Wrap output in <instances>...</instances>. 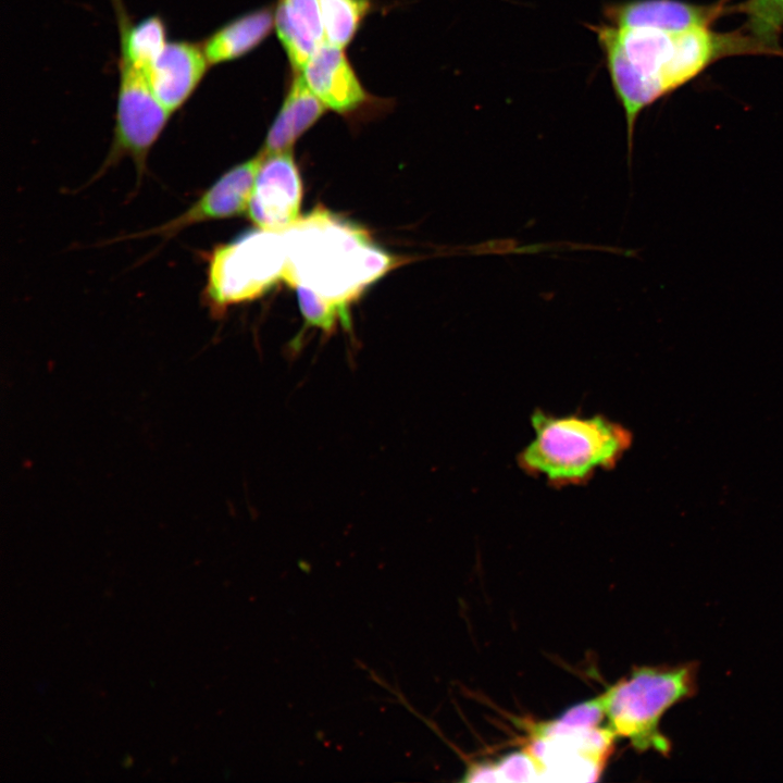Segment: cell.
I'll list each match as a JSON object with an SVG mask.
<instances>
[{"label": "cell", "mask_w": 783, "mask_h": 783, "mask_svg": "<svg viewBox=\"0 0 783 783\" xmlns=\"http://www.w3.org/2000/svg\"><path fill=\"white\" fill-rule=\"evenodd\" d=\"M606 718L604 703L600 694L595 698L576 704L566 710L558 718L544 722L529 723L532 735H551L576 730L600 726Z\"/></svg>", "instance_id": "20"}, {"label": "cell", "mask_w": 783, "mask_h": 783, "mask_svg": "<svg viewBox=\"0 0 783 783\" xmlns=\"http://www.w3.org/2000/svg\"><path fill=\"white\" fill-rule=\"evenodd\" d=\"M300 72L322 103L339 114L353 113L368 101V94L344 53V48L324 40Z\"/></svg>", "instance_id": "11"}, {"label": "cell", "mask_w": 783, "mask_h": 783, "mask_svg": "<svg viewBox=\"0 0 783 783\" xmlns=\"http://www.w3.org/2000/svg\"><path fill=\"white\" fill-rule=\"evenodd\" d=\"M282 234L286 250L283 279L348 308L398 263L363 227L322 206Z\"/></svg>", "instance_id": "2"}, {"label": "cell", "mask_w": 783, "mask_h": 783, "mask_svg": "<svg viewBox=\"0 0 783 783\" xmlns=\"http://www.w3.org/2000/svg\"><path fill=\"white\" fill-rule=\"evenodd\" d=\"M302 192L293 153L289 150L264 153L249 200L248 216L259 228L285 231L300 219Z\"/></svg>", "instance_id": "8"}, {"label": "cell", "mask_w": 783, "mask_h": 783, "mask_svg": "<svg viewBox=\"0 0 783 783\" xmlns=\"http://www.w3.org/2000/svg\"><path fill=\"white\" fill-rule=\"evenodd\" d=\"M285 261L282 232L250 229L215 246L208 256L206 303L219 315L261 297L283 278Z\"/></svg>", "instance_id": "5"}, {"label": "cell", "mask_w": 783, "mask_h": 783, "mask_svg": "<svg viewBox=\"0 0 783 783\" xmlns=\"http://www.w3.org/2000/svg\"><path fill=\"white\" fill-rule=\"evenodd\" d=\"M745 14L742 30L757 41L768 53L783 55L780 35L783 30V0H746L733 8Z\"/></svg>", "instance_id": "17"}, {"label": "cell", "mask_w": 783, "mask_h": 783, "mask_svg": "<svg viewBox=\"0 0 783 783\" xmlns=\"http://www.w3.org/2000/svg\"><path fill=\"white\" fill-rule=\"evenodd\" d=\"M119 20L120 58L145 72L167 44L166 25L158 15L129 24L122 11Z\"/></svg>", "instance_id": "16"}, {"label": "cell", "mask_w": 783, "mask_h": 783, "mask_svg": "<svg viewBox=\"0 0 783 783\" xmlns=\"http://www.w3.org/2000/svg\"><path fill=\"white\" fill-rule=\"evenodd\" d=\"M633 147L639 114L694 79L716 61L738 54H767L744 30L718 33L710 26L682 32L594 25Z\"/></svg>", "instance_id": "1"}, {"label": "cell", "mask_w": 783, "mask_h": 783, "mask_svg": "<svg viewBox=\"0 0 783 783\" xmlns=\"http://www.w3.org/2000/svg\"><path fill=\"white\" fill-rule=\"evenodd\" d=\"M295 289L307 326L320 328L326 336L335 332L338 323L350 331L351 319L348 307L335 303L302 286Z\"/></svg>", "instance_id": "19"}, {"label": "cell", "mask_w": 783, "mask_h": 783, "mask_svg": "<svg viewBox=\"0 0 783 783\" xmlns=\"http://www.w3.org/2000/svg\"><path fill=\"white\" fill-rule=\"evenodd\" d=\"M698 663L634 667L604 691L607 726L638 753L668 757L672 744L661 729L664 713L697 693Z\"/></svg>", "instance_id": "4"}, {"label": "cell", "mask_w": 783, "mask_h": 783, "mask_svg": "<svg viewBox=\"0 0 783 783\" xmlns=\"http://www.w3.org/2000/svg\"><path fill=\"white\" fill-rule=\"evenodd\" d=\"M726 10L721 4H696L683 0H629L608 4V24L626 28L682 32L707 27Z\"/></svg>", "instance_id": "12"}, {"label": "cell", "mask_w": 783, "mask_h": 783, "mask_svg": "<svg viewBox=\"0 0 783 783\" xmlns=\"http://www.w3.org/2000/svg\"><path fill=\"white\" fill-rule=\"evenodd\" d=\"M119 72L112 145L95 178L128 158L139 182L146 172L149 152L172 113L156 98L142 70L120 58Z\"/></svg>", "instance_id": "6"}, {"label": "cell", "mask_w": 783, "mask_h": 783, "mask_svg": "<svg viewBox=\"0 0 783 783\" xmlns=\"http://www.w3.org/2000/svg\"><path fill=\"white\" fill-rule=\"evenodd\" d=\"M209 66L201 44L175 40L167 41L145 74L156 98L173 113L191 97Z\"/></svg>", "instance_id": "10"}, {"label": "cell", "mask_w": 783, "mask_h": 783, "mask_svg": "<svg viewBox=\"0 0 783 783\" xmlns=\"http://www.w3.org/2000/svg\"><path fill=\"white\" fill-rule=\"evenodd\" d=\"M274 17V27L287 58L300 72L324 41L320 0H278Z\"/></svg>", "instance_id": "13"}, {"label": "cell", "mask_w": 783, "mask_h": 783, "mask_svg": "<svg viewBox=\"0 0 783 783\" xmlns=\"http://www.w3.org/2000/svg\"><path fill=\"white\" fill-rule=\"evenodd\" d=\"M496 780L508 782L537 781V767L532 756L523 748L504 756L496 762H492Z\"/></svg>", "instance_id": "21"}, {"label": "cell", "mask_w": 783, "mask_h": 783, "mask_svg": "<svg viewBox=\"0 0 783 783\" xmlns=\"http://www.w3.org/2000/svg\"><path fill=\"white\" fill-rule=\"evenodd\" d=\"M301 72L296 71L283 104L266 134L262 152L287 151L326 111Z\"/></svg>", "instance_id": "14"}, {"label": "cell", "mask_w": 783, "mask_h": 783, "mask_svg": "<svg viewBox=\"0 0 783 783\" xmlns=\"http://www.w3.org/2000/svg\"><path fill=\"white\" fill-rule=\"evenodd\" d=\"M324 40L345 48L371 9L370 0H320Z\"/></svg>", "instance_id": "18"}, {"label": "cell", "mask_w": 783, "mask_h": 783, "mask_svg": "<svg viewBox=\"0 0 783 783\" xmlns=\"http://www.w3.org/2000/svg\"><path fill=\"white\" fill-rule=\"evenodd\" d=\"M617 735L607 726H596L551 735H530L524 749L534 759L538 780L550 774L552 781H597L613 749Z\"/></svg>", "instance_id": "7"}, {"label": "cell", "mask_w": 783, "mask_h": 783, "mask_svg": "<svg viewBox=\"0 0 783 783\" xmlns=\"http://www.w3.org/2000/svg\"><path fill=\"white\" fill-rule=\"evenodd\" d=\"M533 439L518 453L520 469L555 488L584 485L598 470H612L630 449L631 431L604 414H531Z\"/></svg>", "instance_id": "3"}, {"label": "cell", "mask_w": 783, "mask_h": 783, "mask_svg": "<svg viewBox=\"0 0 783 783\" xmlns=\"http://www.w3.org/2000/svg\"><path fill=\"white\" fill-rule=\"evenodd\" d=\"M274 13L265 8L221 26L201 44L210 65L236 60L258 47L274 27Z\"/></svg>", "instance_id": "15"}, {"label": "cell", "mask_w": 783, "mask_h": 783, "mask_svg": "<svg viewBox=\"0 0 783 783\" xmlns=\"http://www.w3.org/2000/svg\"><path fill=\"white\" fill-rule=\"evenodd\" d=\"M263 158L264 153L260 151L254 157L234 165L182 214L158 227L129 236V238L152 235L167 238L198 223L228 219L247 212Z\"/></svg>", "instance_id": "9"}]
</instances>
